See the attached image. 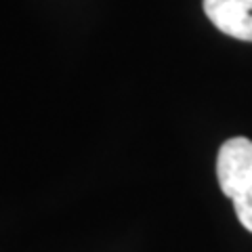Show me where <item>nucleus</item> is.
I'll return each mask as SVG.
<instances>
[{
    "mask_svg": "<svg viewBox=\"0 0 252 252\" xmlns=\"http://www.w3.org/2000/svg\"><path fill=\"white\" fill-rule=\"evenodd\" d=\"M217 179L233 202L240 223L252 233V141L233 137L225 141L217 156Z\"/></svg>",
    "mask_w": 252,
    "mask_h": 252,
    "instance_id": "f257e3e1",
    "label": "nucleus"
},
{
    "mask_svg": "<svg viewBox=\"0 0 252 252\" xmlns=\"http://www.w3.org/2000/svg\"><path fill=\"white\" fill-rule=\"evenodd\" d=\"M204 13L219 32L252 42V0H204Z\"/></svg>",
    "mask_w": 252,
    "mask_h": 252,
    "instance_id": "f03ea898",
    "label": "nucleus"
}]
</instances>
